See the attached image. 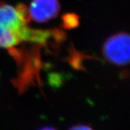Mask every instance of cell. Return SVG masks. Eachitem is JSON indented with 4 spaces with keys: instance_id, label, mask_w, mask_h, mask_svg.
I'll return each mask as SVG.
<instances>
[{
    "instance_id": "1",
    "label": "cell",
    "mask_w": 130,
    "mask_h": 130,
    "mask_svg": "<svg viewBox=\"0 0 130 130\" xmlns=\"http://www.w3.org/2000/svg\"><path fill=\"white\" fill-rule=\"evenodd\" d=\"M26 6H12L0 2V48L12 51L24 42L46 44L53 30L31 29Z\"/></svg>"
},
{
    "instance_id": "2",
    "label": "cell",
    "mask_w": 130,
    "mask_h": 130,
    "mask_svg": "<svg viewBox=\"0 0 130 130\" xmlns=\"http://www.w3.org/2000/svg\"><path fill=\"white\" fill-rule=\"evenodd\" d=\"M129 36L125 32H119L107 39L103 46V54L107 60L117 66L129 64L130 56Z\"/></svg>"
},
{
    "instance_id": "3",
    "label": "cell",
    "mask_w": 130,
    "mask_h": 130,
    "mask_svg": "<svg viewBox=\"0 0 130 130\" xmlns=\"http://www.w3.org/2000/svg\"><path fill=\"white\" fill-rule=\"evenodd\" d=\"M28 9V16L32 21L43 23L55 18L60 11L59 0H32Z\"/></svg>"
},
{
    "instance_id": "4",
    "label": "cell",
    "mask_w": 130,
    "mask_h": 130,
    "mask_svg": "<svg viewBox=\"0 0 130 130\" xmlns=\"http://www.w3.org/2000/svg\"><path fill=\"white\" fill-rule=\"evenodd\" d=\"M63 21L64 25L66 28H74L78 24V18L74 14H66L63 18Z\"/></svg>"
},
{
    "instance_id": "5",
    "label": "cell",
    "mask_w": 130,
    "mask_h": 130,
    "mask_svg": "<svg viewBox=\"0 0 130 130\" xmlns=\"http://www.w3.org/2000/svg\"><path fill=\"white\" fill-rule=\"evenodd\" d=\"M69 130H93L91 127L86 125H77L74 126L70 128Z\"/></svg>"
},
{
    "instance_id": "6",
    "label": "cell",
    "mask_w": 130,
    "mask_h": 130,
    "mask_svg": "<svg viewBox=\"0 0 130 130\" xmlns=\"http://www.w3.org/2000/svg\"><path fill=\"white\" fill-rule=\"evenodd\" d=\"M40 130H56L54 128H52V127H44V128H42Z\"/></svg>"
}]
</instances>
